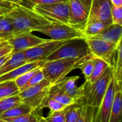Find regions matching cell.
Masks as SVG:
<instances>
[{
	"mask_svg": "<svg viewBox=\"0 0 122 122\" xmlns=\"http://www.w3.org/2000/svg\"><path fill=\"white\" fill-rule=\"evenodd\" d=\"M1 1L11 2V3H15V4H21V0H1Z\"/></svg>",
	"mask_w": 122,
	"mask_h": 122,
	"instance_id": "44",
	"label": "cell"
},
{
	"mask_svg": "<svg viewBox=\"0 0 122 122\" xmlns=\"http://www.w3.org/2000/svg\"><path fill=\"white\" fill-rule=\"evenodd\" d=\"M5 15L11 24L14 36L31 33L50 22L30 7L19 4H16Z\"/></svg>",
	"mask_w": 122,
	"mask_h": 122,
	"instance_id": "1",
	"label": "cell"
},
{
	"mask_svg": "<svg viewBox=\"0 0 122 122\" xmlns=\"http://www.w3.org/2000/svg\"><path fill=\"white\" fill-rule=\"evenodd\" d=\"M122 26L116 24L108 25L99 34L94 36V38L100 39L111 43L118 44L122 41Z\"/></svg>",
	"mask_w": 122,
	"mask_h": 122,
	"instance_id": "16",
	"label": "cell"
},
{
	"mask_svg": "<svg viewBox=\"0 0 122 122\" xmlns=\"http://www.w3.org/2000/svg\"><path fill=\"white\" fill-rule=\"evenodd\" d=\"M49 39H47L39 37L32 33H27L14 36L9 39L7 41L11 46L12 54L31 49L39 44L46 42Z\"/></svg>",
	"mask_w": 122,
	"mask_h": 122,
	"instance_id": "11",
	"label": "cell"
},
{
	"mask_svg": "<svg viewBox=\"0 0 122 122\" xmlns=\"http://www.w3.org/2000/svg\"><path fill=\"white\" fill-rule=\"evenodd\" d=\"M22 100L19 95H15L10 97L0 99V114L22 104Z\"/></svg>",
	"mask_w": 122,
	"mask_h": 122,
	"instance_id": "26",
	"label": "cell"
},
{
	"mask_svg": "<svg viewBox=\"0 0 122 122\" xmlns=\"http://www.w3.org/2000/svg\"><path fill=\"white\" fill-rule=\"evenodd\" d=\"M98 109L99 108H94L87 106V122H100Z\"/></svg>",
	"mask_w": 122,
	"mask_h": 122,
	"instance_id": "35",
	"label": "cell"
},
{
	"mask_svg": "<svg viewBox=\"0 0 122 122\" xmlns=\"http://www.w3.org/2000/svg\"><path fill=\"white\" fill-rule=\"evenodd\" d=\"M68 4L69 11V26L83 34L89 17L88 9L80 0H68Z\"/></svg>",
	"mask_w": 122,
	"mask_h": 122,
	"instance_id": "10",
	"label": "cell"
},
{
	"mask_svg": "<svg viewBox=\"0 0 122 122\" xmlns=\"http://www.w3.org/2000/svg\"><path fill=\"white\" fill-rule=\"evenodd\" d=\"M67 107L62 110L50 112L46 117H38L41 122H65V114Z\"/></svg>",
	"mask_w": 122,
	"mask_h": 122,
	"instance_id": "28",
	"label": "cell"
},
{
	"mask_svg": "<svg viewBox=\"0 0 122 122\" xmlns=\"http://www.w3.org/2000/svg\"><path fill=\"white\" fill-rule=\"evenodd\" d=\"M90 54V51L84 37L68 40L64 44L56 49L44 59L45 61L60 59L83 58Z\"/></svg>",
	"mask_w": 122,
	"mask_h": 122,
	"instance_id": "4",
	"label": "cell"
},
{
	"mask_svg": "<svg viewBox=\"0 0 122 122\" xmlns=\"http://www.w3.org/2000/svg\"><path fill=\"white\" fill-rule=\"evenodd\" d=\"M31 9L50 22H57L69 25L68 1L34 5L31 6Z\"/></svg>",
	"mask_w": 122,
	"mask_h": 122,
	"instance_id": "5",
	"label": "cell"
},
{
	"mask_svg": "<svg viewBox=\"0 0 122 122\" xmlns=\"http://www.w3.org/2000/svg\"><path fill=\"white\" fill-rule=\"evenodd\" d=\"M67 41H54L49 39L46 42L24 51L26 61L31 62L44 60Z\"/></svg>",
	"mask_w": 122,
	"mask_h": 122,
	"instance_id": "9",
	"label": "cell"
},
{
	"mask_svg": "<svg viewBox=\"0 0 122 122\" xmlns=\"http://www.w3.org/2000/svg\"><path fill=\"white\" fill-rule=\"evenodd\" d=\"M33 112H34V111L29 106L26 105V104L22 103L18 106H16V107L0 114V119L16 117L19 116L31 114Z\"/></svg>",
	"mask_w": 122,
	"mask_h": 122,
	"instance_id": "23",
	"label": "cell"
},
{
	"mask_svg": "<svg viewBox=\"0 0 122 122\" xmlns=\"http://www.w3.org/2000/svg\"><path fill=\"white\" fill-rule=\"evenodd\" d=\"M82 104L75 103L67 107L65 114V122H76L78 120Z\"/></svg>",
	"mask_w": 122,
	"mask_h": 122,
	"instance_id": "27",
	"label": "cell"
},
{
	"mask_svg": "<svg viewBox=\"0 0 122 122\" xmlns=\"http://www.w3.org/2000/svg\"><path fill=\"white\" fill-rule=\"evenodd\" d=\"M111 4L109 0H92L89 16L98 19L107 24H112Z\"/></svg>",
	"mask_w": 122,
	"mask_h": 122,
	"instance_id": "14",
	"label": "cell"
},
{
	"mask_svg": "<svg viewBox=\"0 0 122 122\" xmlns=\"http://www.w3.org/2000/svg\"><path fill=\"white\" fill-rule=\"evenodd\" d=\"M0 122H6L5 121H4L3 119H0Z\"/></svg>",
	"mask_w": 122,
	"mask_h": 122,
	"instance_id": "46",
	"label": "cell"
},
{
	"mask_svg": "<svg viewBox=\"0 0 122 122\" xmlns=\"http://www.w3.org/2000/svg\"><path fill=\"white\" fill-rule=\"evenodd\" d=\"M51 84L46 79H44L40 83L28 87L19 94L22 102L29 106L34 112L39 111L41 104L47 96Z\"/></svg>",
	"mask_w": 122,
	"mask_h": 122,
	"instance_id": "6",
	"label": "cell"
},
{
	"mask_svg": "<svg viewBox=\"0 0 122 122\" xmlns=\"http://www.w3.org/2000/svg\"><path fill=\"white\" fill-rule=\"evenodd\" d=\"M14 36L13 28L5 14L0 16V41H8Z\"/></svg>",
	"mask_w": 122,
	"mask_h": 122,
	"instance_id": "25",
	"label": "cell"
},
{
	"mask_svg": "<svg viewBox=\"0 0 122 122\" xmlns=\"http://www.w3.org/2000/svg\"><path fill=\"white\" fill-rule=\"evenodd\" d=\"M39 69H34L32 71H30L29 72H26L22 75H21L20 76L17 77L14 81L16 84V86H18V88L19 89V91L21 90V89L29 81V80L31 78V76L35 74V72Z\"/></svg>",
	"mask_w": 122,
	"mask_h": 122,
	"instance_id": "33",
	"label": "cell"
},
{
	"mask_svg": "<svg viewBox=\"0 0 122 122\" xmlns=\"http://www.w3.org/2000/svg\"><path fill=\"white\" fill-rule=\"evenodd\" d=\"M61 1H68V0H61Z\"/></svg>",
	"mask_w": 122,
	"mask_h": 122,
	"instance_id": "47",
	"label": "cell"
},
{
	"mask_svg": "<svg viewBox=\"0 0 122 122\" xmlns=\"http://www.w3.org/2000/svg\"><path fill=\"white\" fill-rule=\"evenodd\" d=\"M122 120V89L115 93L112 107L110 112L109 122H121Z\"/></svg>",
	"mask_w": 122,
	"mask_h": 122,
	"instance_id": "20",
	"label": "cell"
},
{
	"mask_svg": "<svg viewBox=\"0 0 122 122\" xmlns=\"http://www.w3.org/2000/svg\"><path fill=\"white\" fill-rule=\"evenodd\" d=\"M94 66L93 56L90 54L78 66V69H80L83 75L84 76L85 80H88L91 76Z\"/></svg>",
	"mask_w": 122,
	"mask_h": 122,
	"instance_id": "29",
	"label": "cell"
},
{
	"mask_svg": "<svg viewBox=\"0 0 122 122\" xmlns=\"http://www.w3.org/2000/svg\"><path fill=\"white\" fill-rule=\"evenodd\" d=\"M40 122V121H39V120L38 119V121H37V122Z\"/></svg>",
	"mask_w": 122,
	"mask_h": 122,
	"instance_id": "48",
	"label": "cell"
},
{
	"mask_svg": "<svg viewBox=\"0 0 122 122\" xmlns=\"http://www.w3.org/2000/svg\"><path fill=\"white\" fill-rule=\"evenodd\" d=\"M93 61H94V66L93 69L91 74V76L88 79V80H86L89 84L94 83L99 77L102 76V74L105 72L107 69L110 66L105 61L93 56Z\"/></svg>",
	"mask_w": 122,
	"mask_h": 122,
	"instance_id": "21",
	"label": "cell"
},
{
	"mask_svg": "<svg viewBox=\"0 0 122 122\" xmlns=\"http://www.w3.org/2000/svg\"><path fill=\"white\" fill-rule=\"evenodd\" d=\"M47 96L55 99L65 107H68L76 103L75 101L68 96L57 84L51 85Z\"/></svg>",
	"mask_w": 122,
	"mask_h": 122,
	"instance_id": "19",
	"label": "cell"
},
{
	"mask_svg": "<svg viewBox=\"0 0 122 122\" xmlns=\"http://www.w3.org/2000/svg\"><path fill=\"white\" fill-rule=\"evenodd\" d=\"M113 75L116 79L119 86L122 87V41L118 44L116 51V54L112 66Z\"/></svg>",
	"mask_w": 122,
	"mask_h": 122,
	"instance_id": "22",
	"label": "cell"
},
{
	"mask_svg": "<svg viewBox=\"0 0 122 122\" xmlns=\"http://www.w3.org/2000/svg\"><path fill=\"white\" fill-rule=\"evenodd\" d=\"M112 6H122V0H109Z\"/></svg>",
	"mask_w": 122,
	"mask_h": 122,
	"instance_id": "40",
	"label": "cell"
},
{
	"mask_svg": "<svg viewBox=\"0 0 122 122\" xmlns=\"http://www.w3.org/2000/svg\"><path fill=\"white\" fill-rule=\"evenodd\" d=\"M108 25L98 19L89 16L84 29L83 31V35L84 38L94 37L97 34L103 31Z\"/></svg>",
	"mask_w": 122,
	"mask_h": 122,
	"instance_id": "18",
	"label": "cell"
},
{
	"mask_svg": "<svg viewBox=\"0 0 122 122\" xmlns=\"http://www.w3.org/2000/svg\"><path fill=\"white\" fill-rule=\"evenodd\" d=\"M10 54H9V55H7V56H4V57H2V58L0 59V66L6 61V60L9 57Z\"/></svg>",
	"mask_w": 122,
	"mask_h": 122,
	"instance_id": "43",
	"label": "cell"
},
{
	"mask_svg": "<svg viewBox=\"0 0 122 122\" xmlns=\"http://www.w3.org/2000/svg\"><path fill=\"white\" fill-rule=\"evenodd\" d=\"M6 122H36L38 121V117L33 113L27 114L16 117L12 118H4L1 119Z\"/></svg>",
	"mask_w": 122,
	"mask_h": 122,
	"instance_id": "31",
	"label": "cell"
},
{
	"mask_svg": "<svg viewBox=\"0 0 122 122\" xmlns=\"http://www.w3.org/2000/svg\"><path fill=\"white\" fill-rule=\"evenodd\" d=\"M44 79V74H43V72L41 71V69L39 68L36 72L35 74L31 76V78L29 80V81L21 89L20 92L28 88V87H30V86H34L39 83H40L41 81H43Z\"/></svg>",
	"mask_w": 122,
	"mask_h": 122,
	"instance_id": "32",
	"label": "cell"
},
{
	"mask_svg": "<svg viewBox=\"0 0 122 122\" xmlns=\"http://www.w3.org/2000/svg\"><path fill=\"white\" fill-rule=\"evenodd\" d=\"M36 31L48 36L50 39L54 41H67L76 38L84 37V35L81 31L69 25L57 22H49L43 25L38 28Z\"/></svg>",
	"mask_w": 122,
	"mask_h": 122,
	"instance_id": "7",
	"label": "cell"
},
{
	"mask_svg": "<svg viewBox=\"0 0 122 122\" xmlns=\"http://www.w3.org/2000/svg\"><path fill=\"white\" fill-rule=\"evenodd\" d=\"M112 21L113 24L122 26V6H111Z\"/></svg>",
	"mask_w": 122,
	"mask_h": 122,
	"instance_id": "34",
	"label": "cell"
},
{
	"mask_svg": "<svg viewBox=\"0 0 122 122\" xmlns=\"http://www.w3.org/2000/svg\"><path fill=\"white\" fill-rule=\"evenodd\" d=\"M27 63L24 51L12 53L6 61L0 66V76Z\"/></svg>",
	"mask_w": 122,
	"mask_h": 122,
	"instance_id": "17",
	"label": "cell"
},
{
	"mask_svg": "<svg viewBox=\"0 0 122 122\" xmlns=\"http://www.w3.org/2000/svg\"><path fill=\"white\" fill-rule=\"evenodd\" d=\"M21 3L27 2L28 4H31L32 6H34V5H39V4H49L61 2V0H21Z\"/></svg>",
	"mask_w": 122,
	"mask_h": 122,
	"instance_id": "36",
	"label": "cell"
},
{
	"mask_svg": "<svg viewBox=\"0 0 122 122\" xmlns=\"http://www.w3.org/2000/svg\"><path fill=\"white\" fill-rule=\"evenodd\" d=\"M10 9H6V8H3V7H0V16L1 15H4L6 14Z\"/></svg>",
	"mask_w": 122,
	"mask_h": 122,
	"instance_id": "42",
	"label": "cell"
},
{
	"mask_svg": "<svg viewBox=\"0 0 122 122\" xmlns=\"http://www.w3.org/2000/svg\"><path fill=\"white\" fill-rule=\"evenodd\" d=\"M89 46L90 54L97 58L105 61L111 67L114 64L117 44L100 39L88 37L85 38Z\"/></svg>",
	"mask_w": 122,
	"mask_h": 122,
	"instance_id": "8",
	"label": "cell"
},
{
	"mask_svg": "<svg viewBox=\"0 0 122 122\" xmlns=\"http://www.w3.org/2000/svg\"><path fill=\"white\" fill-rule=\"evenodd\" d=\"M76 122H87V106L85 104L81 105L80 116Z\"/></svg>",
	"mask_w": 122,
	"mask_h": 122,
	"instance_id": "37",
	"label": "cell"
},
{
	"mask_svg": "<svg viewBox=\"0 0 122 122\" xmlns=\"http://www.w3.org/2000/svg\"><path fill=\"white\" fill-rule=\"evenodd\" d=\"M88 56L83 58L60 59L45 61L41 67L44 79L49 81L52 85L59 83L71 71L78 69L79 65Z\"/></svg>",
	"mask_w": 122,
	"mask_h": 122,
	"instance_id": "2",
	"label": "cell"
},
{
	"mask_svg": "<svg viewBox=\"0 0 122 122\" xmlns=\"http://www.w3.org/2000/svg\"><path fill=\"white\" fill-rule=\"evenodd\" d=\"M112 77L113 69L112 67L109 66L94 83L89 84L85 81L84 84V104L88 107L99 108Z\"/></svg>",
	"mask_w": 122,
	"mask_h": 122,
	"instance_id": "3",
	"label": "cell"
},
{
	"mask_svg": "<svg viewBox=\"0 0 122 122\" xmlns=\"http://www.w3.org/2000/svg\"><path fill=\"white\" fill-rule=\"evenodd\" d=\"M120 89H122V87L119 86L116 79L114 77L113 75V77L112 78L109 82L107 92L103 97V99L98 109L100 122H109L115 93L117 90Z\"/></svg>",
	"mask_w": 122,
	"mask_h": 122,
	"instance_id": "12",
	"label": "cell"
},
{
	"mask_svg": "<svg viewBox=\"0 0 122 122\" xmlns=\"http://www.w3.org/2000/svg\"><path fill=\"white\" fill-rule=\"evenodd\" d=\"M11 51H12L11 46L7 42V44H6L5 45H4L0 48V59L11 54Z\"/></svg>",
	"mask_w": 122,
	"mask_h": 122,
	"instance_id": "38",
	"label": "cell"
},
{
	"mask_svg": "<svg viewBox=\"0 0 122 122\" xmlns=\"http://www.w3.org/2000/svg\"><path fill=\"white\" fill-rule=\"evenodd\" d=\"M19 92L14 80L0 82V99L18 95Z\"/></svg>",
	"mask_w": 122,
	"mask_h": 122,
	"instance_id": "24",
	"label": "cell"
},
{
	"mask_svg": "<svg viewBox=\"0 0 122 122\" xmlns=\"http://www.w3.org/2000/svg\"><path fill=\"white\" fill-rule=\"evenodd\" d=\"M7 41H0V48L1 47V46H3L4 45H5L6 44H7Z\"/></svg>",
	"mask_w": 122,
	"mask_h": 122,
	"instance_id": "45",
	"label": "cell"
},
{
	"mask_svg": "<svg viewBox=\"0 0 122 122\" xmlns=\"http://www.w3.org/2000/svg\"><path fill=\"white\" fill-rule=\"evenodd\" d=\"M79 76L65 77L57 84L68 96L72 98L76 103L84 104V84L80 86H77V81Z\"/></svg>",
	"mask_w": 122,
	"mask_h": 122,
	"instance_id": "13",
	"label": "cell"
},
{
	"mask_svg": "<svg viewBox=\"0 0 122 122\" xmlns=\"http://www.w3.org/2000/svg\"><path fill=\"white\" fill-rule=\"evenodd\" d=\"M45 107H48L50 109V112H57V111H60V110L64 109L66 107L64 106L63 104L58 102L55 99L46 96L41 104L40 110L43 108H45Z\"/></svg>",
	"mask_w": 122,
	"mask_h": 122,
	"instance_id": "30",
	"label": "cell"
},
{
	"mask_svg": "<svg viewBox=\"0 0 122 122\" xmlns=\"http://www.w3.org/2000/svg\"><path fill=\"white\" fill-rule=\"evenodd\" d=\"M44 63H45L44 60L27 62V63L13 69L12 71H11L8 73L1 75L0 76V82L5 81L15 80L17 77L20 76L21 75H22L26 72H29V71H32L36 69L41 68Z\"/></svg>",
	"mask_w": 122,
	"mask_h": 122,
	"instance_id": "15",
	"label": "cell"
},
{
	"mask_svg": "<svg viewBox=\"0 0 122 122\" xmlns=\"http://www.w3.org/2000/svg\"><path fill=\"white\" fill-rule=\"evenodd\" d=\"M80 1L88 9V10H89V7H90V4H91L92 0H80Z\"/></svg>",
	"mask_w": 122,
	"mask_h": 122,
	"instance_id": "41",
	"label": "cell"
},
{
	"mask_svg": "<svg viewBox=\"0 0 122 122\" xmlns=\"http://www.w3.org/2000/svg\"><path fill=\"white\" fill-rule=\"evenodd\" d=\"M16 4L15 3H11V2H8V1H4L0 0V7L6 8L8 9H11Z\"/></svg>",
	"mask_w": 122,
	"mask_h": 122,
	"instance_id": "39",
	"label": "cell"
}]
</instances>
